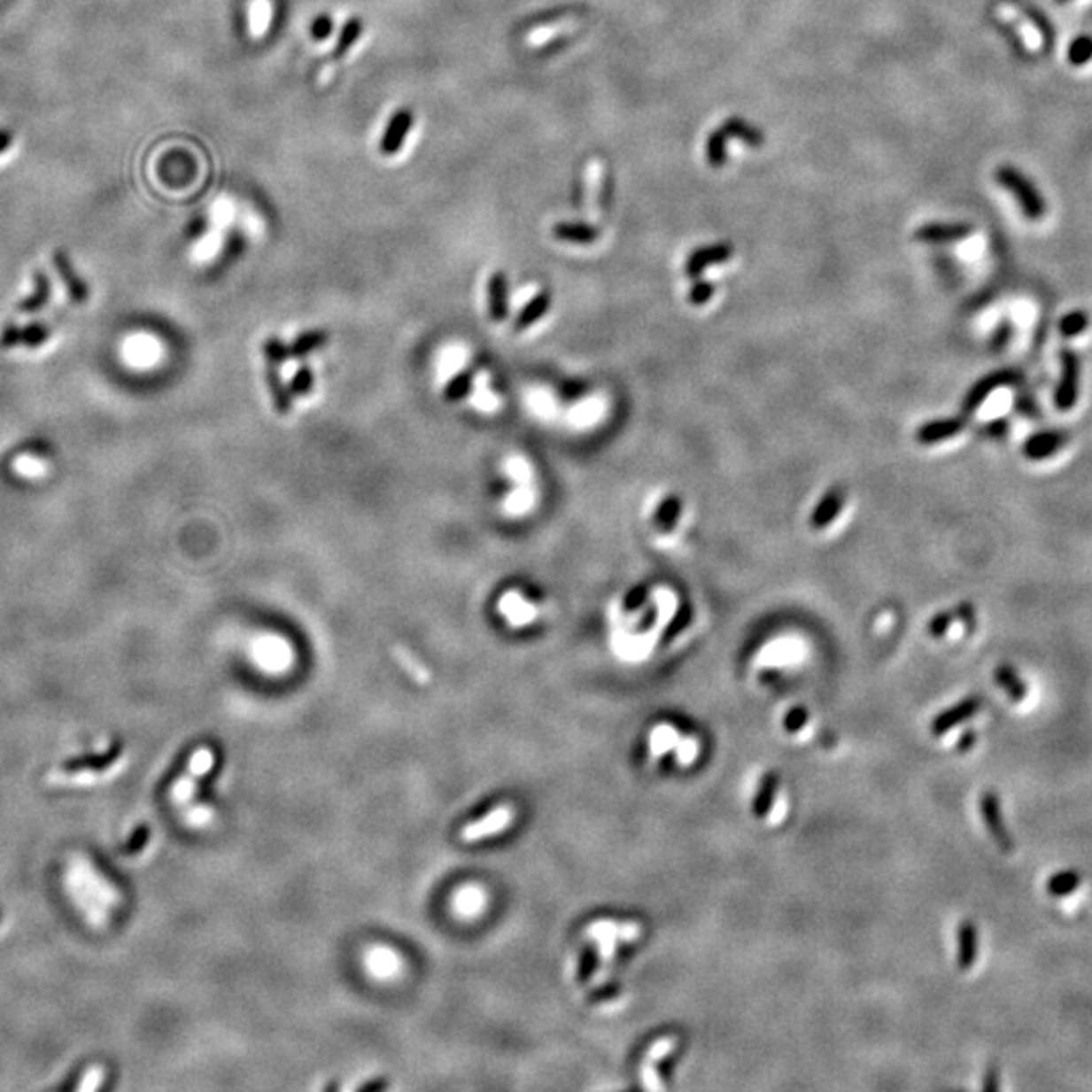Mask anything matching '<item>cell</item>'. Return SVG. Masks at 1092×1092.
I'll return each mask as SVG.
<instances>
[{
  "mask_svg": "<svg viewBox=\"0 0 1092 1092\" xmlns=\"http://www.w3.org/2000/svg\"><path fill=\"white\" fill-rule=\"evenodd\" d=\"M285 356H288V346H285L282 340L269 338L266 345H263V359H266L267 364L277 367V364L283 362Z\"/></svg>",
  "mask_w": 1092,
  "mask_h": 1092,
  "instance_id": "36",
  "label": "cell"
},
{
  "mask_svg": "<svg viewBox=\"0 0 1092 1092\" xmlns=\"http://www.w3.org/2000/svg\"><path fill=\"white\" fill-rule=\"evenodd\" d=\"M706 156H709V162L712 167H723L726 160V134L723 130H718L715 134H710L709 144H706Z\"/></svg>",
  "mask_w": 1092,
  "mask_h": 1092,
  "instance_id": "30",
  "label": "cell"
},
{
  "mask_svg": "<svg viewBox=\"0 0 1092 1092\" xmlns=\"http://www.w3.org/2000/svg\"><path fill=\"white\" fill-rule=\"evenodd\" d=\"M328 342V332L326 330H312V332H304L302 337H298L294 345L288 348V354L294 356V359H299V356H306L312 351H316V348L324 346Z\"/></svg>",
  "mask_w": 1092,
  "mask_h": 1092,
  "instance_id": "27",
  "label": "cell"
},
{
  "mask_svg": "<svg viewBox=\"0 0 1092 1092\" xmlns=\"http://www.w3.org/2000/svg\"><path fill=\"white\" fill-rule=\"evenodd\" d=\"M619 991H621V985L609 983V985H605L603 989H597L591 999H593V1002H597V999H611V997H616Z\"/></svg>",
  "mask_w": 1092,
  "mask_h": 1092,
  "instance_id": "51",
  "label": "cell"
},
{
  "mask_svg": "<svg viewBox=\"0 0 1092 1092\" xmlns=\"http://www.w3.org/2000/svg\"><path fill=\"white\" fill-rule=\"evenodd\" d=\"M1016 407H1018V409L1022 411V413H1026L1027 417H1040V409H1038V405H1036V401H1034V399H1032L1030 395H1022V397H1019V399H1018V403H1016Z\"/></svg>",
  "mask_w": 1092,
  "mask_h": 1092,
  "instance_id": "47",
  "label": "cell"
},
{
  "mask_svg": "<svg viewBox=\"0 0 1092 1092\" xmlns=\"http://www.w3.org/2000/svg\"><path fill=\"white\" fill-rule=\"evenodd\" d=\"M975 742H977V732L973 731V728H969V731L963 732L961 739L957 740V751L959 753H967V751H971V747H973Z\"/></svg>",
  "mask_w": 1092,
  "mask_h": 1092,
  "instance_id": "49",
  "label": "cell"
},
{
  "mask_svg": "<svg viewBox=\"0 0 1092 1092\" xmlns=\"http://www.w3.org/2000/svg\"><path fill=\"white\" fill-rule=\"evenodd\" d=\"M266 383L271 395V403H274V409L277 415H288L291 411V395L290 391L285 389V384L282 383V376L277 373V367L274 364H266Z\"/></svg>",
  "mask_w": 1092,
  "mask_h": 1092,
  "instance_id": "17",
  "label": "cell"
},
{
  "mask_svg": "<svg viewBox=\"0 0 1092 1092\" xmlns=\"http://www.w3.org/2000/svg\"><path fill=\"white\" fill-rule=\"evenodd\" d=\"M1070 441V433L1066 431H1040L1036 435H1032L1030 439L1024 444V455L1027 460L1040 461L1050 458L1052 453L1060 452L1062 447H1065Z\"/></svg>",
  "mask_w": 1092,
  "mask_h": 1092,
  "instance_id": "9",
  "label": "cell"
},
{
  "mask_svg": "<svg viewBox=\"0 0 1092 1092\" xmlns=\"http://www.w3.org/2000/svg\"><path fill=\"white\" fill-rule=\"evenodd\" d=\"M672 1066H674V1058H672V1056H666V1058H663V1062H660V1065H658V1073H660L662 1079H668L670 1068H672Z\"/></svg>",
  "mask_w": 1092,
  "mask_h": 1092,
  "instance_id": "53",
  "label": "cell"
},
{
  "mask_svg": "<svg viewBox=\"0 0 1092 1092\" xmlns=\"http://www.w3.org/2000/svg\"><path fill=\"white\" fill-rule=\"evenodd\" d=\"M553 233L556 239L569 243H593L597 239V231L593 227L583 223H556Z\"/></svg>",
  "mask_w": 1092,
  "mask_h": 1092,
  "instance_id": "23",
  "label": "cell"
},
{
  "mask_svg": "<svg viewBox=\"0 0 1092 1092\" xmlns=\"http://www.w3.org/2000/svg\"><path fill=\"white\" fill-rule=\"evenodd\" d=\"M720 130L726 134V138H739V140L747 142V144H751V146L763 144V136L756 132L753 126H748L747 121H742V120H737V118L726 120L724 126L720 128Z\"/></svg>",
  "mask_w": 1092,
  "mask_h": 1092,
  "instance_id": "26",
  "label": "cell"
},
{
  "mask_svg": "<svg viewBox=\"0 0 1092 1092\" xmlns=\"http://www.w3.org/2000/svg\"><path fill=\"white\" fill-rule=\"evenodd\" d=\"M9 146H11V136L6 132H0V152H4Z\"/></svg>",
  "mask_w": 1092,
  "mask_h": 1092,
  "instance_id": "55",
  "label": "cell"
},
{
  "mask_svg": "<svg viewBox=\"0 0 1092 1092\" xmlns=\"http://www.w3.org/2000/svg\"><path fill=\"white\" fill-rule=\"evenodd\" d=\"M47 338H49L47 328H45V326H41V324H33V326H27V328H23V338H20V345H27V346H39V345H43V342H45Z\"/></svg>",
  "mask_w": 1092,
  "mask_h": 1092,
  "instance_id": "41",
  "label": "cell"
},
{
  "mask_svg": "<svg viewBox=\"0 0 1092 1092\" xmlns=\"http://www.w3.org/2000/svg\"><path fill=\"white\" fill-rule=\"evenodd\" d=\"M314 387V375L310 368H302L298 370L296 376L291 378V392H294L296 397H304L308 395Z\"/></svg>",
  "mask_w": 1092,
  "mask_h": 1092,
  "instance_id": "39",
  "label": "cell"
},
{
  "mask_svg": "<svg viewBox=\"0 0 1092 1092\" xmlns=\"http://www.w3.org/2000/svg\"><path fill=\"white\" fill-rule=\"evenodd\" d=\"M955 619L963 621V623L967 625V630L973 631L975 627V607L971 603H961L959 607H955Z\"/></svg>",
  "mask_w": 1092,
  "mask_h": 1092,
  "instance_id": "43",
  "label": "cell"
},
{
  "mask_svg": "<svg viewBox=\"0 0 1092 1092\" xmlns=\"http://www.w3.org/2000/svg\"><path fill=\"white\" fill-rule=\"evenodd\" d=\"M846 498H848L846 496V490L840 488V485L827 490L825 494L822 496V500H819V502H817L816 508H813V512H811L809 524H811L813 531H825V528L830 526L833 520L840 516L841 510H844Z\"/></svg>",
  "mask_w": 1092,
  "mask_h": 1092,
  "instance_id": "7",
  "label": "cell"
},
{
  "mask_svg": "<svg viewBox=\"0 0 1092 1092\" xmlns=\"http://www.w3.org/2000/svg\"><path fill=\"white\" fill-rule=\"evenodd\" d=\"M1022 383V375L1018 373V370H997V373H991L987 376H983L977 381L973 387L967 391L965 399H963V415H971V413H975L980 407L985 403V399H987L991 392L1002 389V387H1013V384Z\"/></svg>",
  "mask_w": 1092,
  "mask_h": 1092,
  "instance_id": "2",
  "label": "cell"
},
{
  "mask_svg": "<svg viewBox=\"0 0 1092 1092\" xmlns=\"http://www.w3.org/2000/svg\"><path fill=\"white\" fill-rule=\"evenodd\" d=\"M999 12L1005 14V17H1008V20H1011V23L1018 27V31L1022 33V37H1024V41H1026V45H1027V47L1038 49V47L1042 45L1040 33L1036 31V28H1034V25L1030 23V20H1027V19L1024 17L1022 12H1018V11L1013 9V6H1010V4L1002 6V9H999Z\"/></svg>",
  "mask_w": 1092,
  "mask_h": 1092,
  "instance_id": "24",
  "label": "cell"
},
{
  "mask_svg": "<svg viewBox=\"0 0 1092 1092\" xmlns=\"http://www.w3.org/2000/svg\"><path fill=\"white\" fill-rule=\"evenodd\" d=\"M469 389H472V375H469V373H461V375L455 376L452 383L447 384V389H445V399H447L449 403L461 401V399L466 397L468 392H469Z\"/></svg>",
  "mask_w": 1092,
  "mask_h": 1092,
  "instance_id": "31",
  "label": "cell"
},
{
  "mask_svg": "<svg viewBox=\"0 0 1092 1092\" xmlns=\"http://www.w3.org/2000/svg\"><path fill=\"white\" fill-rule=\"evenodd\" d=\"M387 1087H389V1082H387V1080H378V1082H367V1084H362V1087H359V1090H360V1092H367V1090H384Z\"/></svg>",
  "mask_w": 1092,
  "mask_h": 1092,
  "instance_id": "54",
  "label": "cell"
},
{
  "mask_svg": "<svg viewBox=\"0 0 1092 1092\" xmlns=\"http://www.w3.org/2000/svg\"><path fill=\"white\" fill-rule=\"evenodd\" d=\"M597 965H599V955H597L595 949L593 947L585 949L583 955H581V961H579V971H577V975H579V981L581 983L589 981L591 977H593Z\"/></svg>",
  "mask_w": 1092,
  "mask_h": 1092,
  "instance_id": "35",
  "label": "cell"
},
{
  "mask_svg": "<svg viewBox=\"0 0 1092 1092\" xmlns=\"http://www.w3.org/2000/svg\"><path fill=\"white\" fill-rule=\"evenodd\" d=\"M413 121H415V118H413L411 110H399L395 116L389 120L381 140V152L384 156H395L401 152V148L407 142V136H409L413 128Z\"/></svg>",
  "mask_w": 1092,
  "mask_h": 1092,
  "instance_id": "6",
  "label": "cell"
},
{
  "mask_svg": "<svg viewBox=\"0 0 1092 1092\" xmlns=\"http://www.w3.org/2000/svg\"><path fill=\"white\" fill-rule=\"evenodd\" d=\"M971 233H973V227L965 225V223H955V225L934 223V225L920 227V229L917 231V237L920 241H929V243H947V241L965 239Z\"/></svg>",
  "mask_w": 1092,
  "mask_h": 1092,
  "instance_id": "13",
  "label": "cell"
},
{
  "mask_svg": "<svg viewBox=\"0 0 1092 1092\" xmlns=\"http://www.w3.org/2000/svg\"><path fill=\"white\" fill-rule=\"evenodd\" d=\"M715 291H716L715 283H710V282H696L694 285H692L688 299H690L692 306H704V304L710 302L712 296H715Z\"/></svg>",
  "mask_w": 1092,
  "mask_h": 1092,
  "instance_id": "37",
  "label": "cell"
},
{
  "mask_svg": "<svg viewBox=\"0 0 1092 1092\" xmlns=\"http://www.w3.org/2000/svg\"><path fill=\"white\" fill-rule=\"evenodd\" d=\"M655 619H658V609H655L654 605H649L647 613H646V616L641 617V621H639L638 631H647V630H652V627H654V621H655Z\"/></svg>",
  "mask_w": 1092,
  "mask_h": 1092,
  "instance_id": "50",
  "label": "cell"
},
{
  "mask_svg": "<svg viewBox=\"0 0 1092 1092\" xmlns=\"http://www.w3.org/2000/svg\"><path fill=\"white\" fill-rule=\"evenodd\" d=\"M211 767H213V751H209V748H198V751L190 756L189 773L198 779V777H203Z\"/></svg>",
  "mask_w": 1092,
  "mask_h": 1092,
  "instance_id": "34",
  "label": "cell"
},
{
  "mask_svg": "<svg viewBox=\"0 0 1092 1092\" xmlns=\"http://www.w3.org/2000/svg\"><path fill=\"white\" fill-rule=\"evenodd\" d=\"M362 31H364L362 19L346 20V25L342 27V31H340L337 49H334V59H342V55H346L348 51H351L356 43H359Z\"/></svg>",
  "mask_w": 1092,
  "mask_h": 1092,
  "instance_id": "25",
  "label": "cell"
},
{
  "mask_svg": "<svg viewBox=\"0 0 1092 1092\" xmlns=\"http://www.w3.org/2000/svg\"><path fill=\"white\" fill-rule=\"evenodd\" d=\"M1087 326H1088V314L1084 310L1070 312L1060 320V332L1065 334V337H1079L1080 332L1087 330Z\"/></svg>",
  "mask_w": 1092,
  "mask_h": 1092,
  "instance_id": "29",
  "label": "cell"
},
{
  "mask_svg": "<svg viewBox=\"0 0 1092 1092\" xmlns=\"http://www.w3.org/2000/svg\"><path fill=\"white\" fill-rule=\"evenodd\" d=\"M963 430H965V419L963 417L937 419V421H931V423H925L918 427L917 441L920 445H933L949 438H955V435L961 433Z\"/></svg>",
  "mask_w": 1092,
  "mask_h": 1092,
  "instance_id": "10",
  "label": "cell"
},
{
  "mask_svg": "<svg viewBox=\"0 0 1092 1092\" xmlns=\"http://www.w3.org/2000/svg\"><path fill=\"white\" fill-rule=\"evenodd\" d=\"M692 619H694V609H692V605L688 601H682L680 605H678L674 617L670 619V623L666 625V630L662 631L660 646L666 647L672 644L676 638H680V635L690 627Z\"/></svg>",
  "mask_w": 1092,
  "mask_h": 1092,
  "instance_id": "19",
  "label": "cell"
},
{
  "mask_svg": "<svg viewBox=\"0 0 1092 1092\" xmlns=\"http://www.w3.org/2000/svg\"><path fill=\"white\" fill-rule=\"evenodd\" d=\"M512 822V809L510 808H496L494 811H490L488 816L482 817L480 822H474L466 825L461 830V840L466 841H477L484 838L494 836V833L506 830V827L510 825Z\"/></svg>",
  "mask_w": 1092,
  "mask_h": 1092,
  "instance_id": "8",
  "label": "cell"
},
{
  "mask_svg": "<svg viewBox=\"0 0 1092 1092\" xmlns=\"http://www.w3.org/2000/svg\"><path fill=\"white\" fill-rule=\"evenodd\" d=\"M647 597H649V587H647V585L646 583L635 585V587H631L630 591H627V595L623 599V611L625 613H633V611L641 609V607L646 605Z\"/></svg>",
  "mask_w": 1092,
  "mask_h": 1092,
  "instance_id": "32",
  "label": "cell"
},
{
  "mask_svg": "<svg viewBox=\"0 0 1092 1092\" xmlns=\"http://www.w3.org/2000/svg\"><path fill=\"white\" fill-rule=\"evenodd\" d=\"M981 696H969L965 701H961L959 704L951 706V709H947L945 712H941L939 716H934L933 724H931V732L934 737H943L945 732L951 731L961 723H965L971 716H975L977 712L981 709Z\"/></svg>",
  "mask_w": 1092,
  "mask_h": 1092,
  "instance_id": "5",
  "label": "cell"
},
{
  "mask_svg": "<svg viewBox=\"0 0 1092 1092\" xmlns=\"http://www.w3.org/2000/svg\"><path fill=\"white\" fill-rule=\"evenodd\" d=\"M957 965L961 971H969L975 965L980 941H977V926L971 920H963L957 929Z\"/></svg>",
  "mask_w": 1092,
  "mask_h": 1092,
  "instance_id": "12",
  "label": "cell"
},
{
  "mask_svg": "<svg viewBox=\"0 0 1092 1092\" xmlns=\"http://www.w3.org/2000/svg\"><path fill=\"white\" fill-rule=\"evenodd\" d=\"M1008 427H1010L1008 419H995L983 427V433L987 435V438H1002V435L1008 433Z\"/></svg>",
  "mask_w": 1092,
  "mask_h": 1092,
  "instance_id": "46",
  "label": "cell"
},
{
  "mask_svg": "<svg viewBox=\"0 0 1092 1092\" xmlns=\"http://www.w3.org/2000/svg\"><path fill=\"white\" fill-rule=\"evenodd\" d=\"M980 811L983 817V824L987 827L991 840L995 841L997 848L1002 849V852L1010 854L1013 852V840L1010 836L1008 825L1003 822V813H1002V805H999V797L994 794V791H985L980 799Z\"/></svg>",
  "mask_w": 1092,
  "mask_h": 1092,
  "instance_id": "4",
  "label": "cell"
},
{
  "mask_svg": "<svg viewBox=\"0 0 1092 1092\" xmlns=\"http://www.w3.org/2000/svg\"><path fill=\"white\" fill-rule=\"evenodd\" d=\"M1060 362H1062V376L1058 387H1056V395L1054 401L1056 407L1062 411L1073 409L1076 399H1079V378H1080V360L1079 356H1076L1073 351H1068V348H1062L1060 351Z\"/></svg>",
  "mask_w": 1092,
  "mask_h": 1092,
  "instance_id": "3",
  "label": "cell"
},
{
  "mask_svg": "<svg viewBox=\"0 0 1092 1092\" xmlns=\"http://www.w3.org/2000/svg\"><path fill=\"white\" fill-rule=\"evenodd\" d=\"M995 176H997V181L1018 198L1019 206H1022V211L1026 213L1027 219L1038 221L1044 217V213H1046L1044 198H1042L1038 189L1034 187V184L1027 181L1022 173H1018L1013 167H999Z\"/></svg>",
  "mask_w": 1092,
  "mask_h": 1092,
  "instance_id": "1",
  "label": "cell"
},
{
  "mask_svg": "<svg viewBox=\"0 0 1092 1092\" xmlns=\"http://www.w3.org/2000/svg\"><path fill=\"white\" fill-rule=\"evenodd\" d=\"M488 310L494 322H502L506 318V275L502 271L492 274L488 280Z\"/></svg>",
  "mask_w": 1092,
  "mask_h": 1092,
  "instance_id": "18",
  "label": "cell"
},
{
  "mask_svg": "<svg viewBox=\"0 0 1092 1092\" xmlns=\"http://www.w3.org/2000/svg\"><path fill=\"white\" fill-rule=\"evenodd\" d=\"M953 621H955V611L953 609L951 611H939L937 616L931 619L929 633L933 635V638H941V635H945L949 627L953 625Z\"/></svg>",
  "mask_w": 1092,
  "mask_h": 1092,
  "instance_id": "40",
  "label": "cell"
},
{
  "mask_svg": "<svg viewBox=\"0 0 1092 1092\" xmlns=\"http://www.w3.org/2000/svg\"><path fill=\"white\" fill-rule=\"evenodd\" d=\"M20 338H23V328L9 326V328H4L3 337H0V346L11 348L14 345H20Z\"/></svg>",
  "mask_w": 1092,
  "mask_h": 1092,
  "instance_id": "44",
  "label": "cell"
},
{
  "mask_svg": "<svg viewBox=\"0 0 1092 1092\" xmlns=\"http://www.w3.org/2000/svg\"><path fill=\"white\" fill-rule=\"evenodd\" d=\"M682 508H684V502L680 496L678 494L666 496L654 512V526L663 534L672 532L678 524V518L682 516Z\"/></svg>",
  "mask_w": 1092,
  "mask_h": 1092,
  "instance_id": "16",
  "label": "cell"
},
{
  "mask_svg": "<svg viewBox=\"0 0 1092 1092\" xmlns=\"http://www.w3.org/2000/svg\"><path fill=\"white\" fill-rule=\"evenodd\" d=\"M983 1088L985 1090H997L999 1088V1080H997V1070L989 1068L987 1073H985V1080H983Z\"/></svg>",
  "mask_w": 1092,
  "mask_h": 1092,
  "instance_id": "52",
  "label": "cell"
},
{
  "mask_svg": "<svg viewBox=\"0 0 1092 1092\" xmlns=\"http://www.w3.org/2000/svg\"><path fill=\"white\" fill-rule=\"evenodd\" d=\"M551 302H553L551 294H546V291H540V294L534 296L531 302L524 306L523 312L518 314L516 322H514V328H516V330H524V328L532 326L534 322H538V320L546 314V310L551 308Z\"/></svg>",
  "mask_w": 1092,
  "mask_h": 1092,
  "instance_id": "21",
  "label": "cell"
},
{
  "mask_svg": "<svg viewBox=\"0 0 1092 1092\" xmlns=\"http://www.w3.org/2000/svg\"><path fill=\"white\" fill-rule=\"evenodd\" d=\"M53 261H55L57 271H59L63 283H66L71 299H75V302H85V299H88V288H85L83 280L77 277L67 253L63 252V249H57L53 255Z\"/></svg>",
  "mask_w": 1092,
  "mask_h": 1092,
  "instance_id": "14",
  "label": "cell"
},
{
  "mask_svg": "<svg viewBox=\"0 0 1092 1092\" xmlns=\"http://www.w3.org/2000/svg\"><path fill=\"white\" fill-rule=\"evenodd\" d=\"M808 720H809L808 709H803V706H795L794 710L787 712V716H785L783 720V726H785V731L794 734V732L802 731V728L808 724Z\"/></svg>",
  "mask_w": 1092,
  "mask_h": 1092,
  "instance_id": "38",
  "label": "cell"
},
{
  "mask_svg": "<svg viewBox=\"0 0 1092 1092\" xmlns=\"http://www.w3.org/2000/svg\"><path fill=\"white\" fill-rule=\"evenodd\" d=\"M1079 887H1080V874L1076 872V870H1062V872H1056L1054 876L1048 878V882H1046L1048 895L1054 898L1073 895V892Z\"/></svg>",
  "mask_w": 1092,
  "mask_h": 1092,
  "instance_id": "22",
  "label": "cell"
},
{
  "mask_svg": "<svg viewBox=\"0 0 1092 1092\" xmlns=\"http://www.w3.org/2000/svg\"><path fill=\"white\" fill-rule=\"evenodd\" d=\"M1060 3H1065V0H1060Z\"/></svg>",
  "mask_w": 1092,
  "mask_h": 1092,
  "instance_id": "56",
  "label": "cell"
},
{
  "mask_svg": "<svg viewBox=\"0 0 1092 1092\" xmlns=\"http://www.w3.org/2000/svg\"><path fill=\"white\" fill-rule=\"evenodd\" d=\"M330 31H332V20L328 19V17L316 19V23H314V27H312V35L316 39H326L328 35H330Z\"/></svg>",
  "mask_w": 1092,
  "mask_h": 1092,
  "instance_id": "48",
  "label": "cell"
},
{
  "mask_svg": "<svg viewBox=\"0 0 1092 1092\" xmlns=\"http://www.w3.org/2000/svg\"><path fill=\"white\" fill-rule=\"evenodd\" d=\"M35 282H37V291H35L33 296H28L23 304L19 306V312H37L41 310L43 306L47 304L49 294H51V288H49V280L43 274L35 275Z\"/></svg>",
  "mask_w": 1092,
  "mask_h": 1092,
  "instance_id": "28",
  "label": "cell"
},
{
  "mask_svg": "<svg viewBox=\"0 0 1092 1092\" xmlns=\"http://www.w3.org/2000/svg\"><path fill=\"white\" fill-rule=\"evenodd\" d=\"M994 676H995V682L1005 690V694H1008L1013 702L1024 701V698L1027 696L1026 682L1019 678L1016 668L1010 666V663H1002V666H997Z\"/></svg>",
  "mask_w": 1092,
  "mask_h": 1092,
  "instance_id": "20",
  "label": "cell"
},
{
  "mask_svg": "<svg viewBox=\"0 0 1092 1092\" xmlns=\"http://www.w3.org/2000/svg\"><path fill=\"white\" fill-rule=\"evenodd\" d=\"M779 783H781V779H779V775L775 773V771H769V773H765V777H763L761 783H759V789H756L755 799H753V813H755V817L765 819L769 816L771 808H773L777 791H779Z\"/></svg>",
  "mask_w": 1092,
  "mask_h": 1092,
  "instance_id": "15",
  "label": "cell"
},
{
  "mask_svg": "<svg viewBox=\"0 0 1092 1092\" xmlns=\"http://www.w3.org/2000/svg\"><path fill=\"white\" fill-rule=\"evenodd\" d=\"M1092 57V37H1079L1076 41H1073V45L1068 49V59L1070 63H1074V66H1082V63L1090 61Z\"/></svg>",
  "mask_w": 1092,
  "mask_h": 1092,
  "instance_id": "33",
  "label": "cell"
},
{
  "mask_svg": "<svg viewBox=\"0 0 1092 1092\" xmlns=\"http://www.w3.org/2000/svg\"><path fill=\"white\" fill-rule=\"evenodd\" d=\"M732 257V247L731 245H710V247H702L698 249V252L692 253L686 261V274L690 277H698L702 274L706 267L710 266H718V263H724Z\"/></svg>",
  "mask_w": 1092,
  "mask_h": 1092,
  "instance_id": "11",
  "label": "cell"
},
{
  "mask_svg": "<svg viewBox=\"0 0 1092 1092\" xmlns=\"http://www.w3.org/2000/svg\"><path fill=\"white\" fill-rule=\"evenodd\" d=\"M395 654H397V660L403 663L407 672H409L413 678H415V680H419V682H421V680H423V682L427 680V674H425L423 666H419V663L411 658V654H409V652H403L401 647H397V649H395Z\"/></svg>",
  "mask_w": 1092,
  "mask_h": 1092,
  "instance_id": "42",
  "label": "cell"
},
{
  "mask_svg": "<svg viewBox=\"0 0 1092 1092\" xmlns=\"http://www.w3.org/2000/svg\"><path fill=\"white\" fill-rule=\"evenodd\" d=\"M1010 338H1011V324L1010 322H1003L995 330L994 338H991V348H995V351H999V348H1003L1005 345H1008Z\"/></svg>",
  "mask_w": 1092,
  "mask_h": 1092,
  "instance_id": "45",
  "label": "cell"
}]
</instances>
